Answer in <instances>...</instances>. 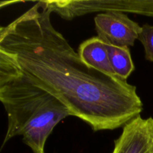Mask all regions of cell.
Instances as JSON below:
<instances>
[{"instance_id":"cell-7","label":"cell","mask_w":153,"mask_h":153,"mask_svg":"<svg viewBox=\"0 0 153 153\" xmlns=\"http://www.w3.org/2000/svg\"><path fill=\"white\" fill-rule=\"evenodd\" d=\"M138 40L144 48L146 59L153 62V25L144 24L141 26Z\"/></svg>"},{"instance_id":"cell-6","label":"cell","mask_w":153,"mask_h":153,"mask_svg":"<svg viewBox=\"0 0 153 153\" xmlns=\"http://www.w3.org/2000/svg\"><path fill=\"white\" fill-rule=\"evenodd\" d=\"M107 45L111 64L117 77L127 80L128 76L134 70V65L128 47Z\"/></svg>"},{"instance_id":"cell-5","label":"cell","mask_w":153,"mask_h":153,"mask_svg":"<svg viewBox=\"0 0 153 153\" xmlns=\"http://www.w3.org/2000/svg\"><path fill=\"white\" fill-rule=\"evenodd\" d=\"M78 53L89 67L108 76L117 77L111 64L107 45L97 36L82 42Z\"/></svg>"},{"instance_id":"cell-2","label":"cell","mask_w":153,"mask_h":153,"mask_svg":"<svg viewBox=\"0 0 153 153\" xmlns=\"http://www.w3.org/2000/svg\"><path fill=\"white\" fill-rule=\"evenodd\" d=\"M0 101L7 116L1 148L22 136L33 153H45L46 140L55 127L71 113L46 91L29 82L11 64L0 59Z\"/></svg>"},{"instance_id":"cell-4","label":"cell","mask_w":153,"mask_h":153,"mask_svg":"<svg viewBox=\"0 0 153 153\" xmlns=\"http://www.w3.org/2000/svg\"><path fill=\"white\" fill-rule=\"evenodd\" d=\"M111 153H153V117L138 115L127 123Z\"/></svg>"},{"instance_id":"cell-3","label":"cell","mask_w":153,"mask_h":153,"mask_svg":"<svg viewBox=\"0 0 153 153\" xmlns=\"http://www.w3.org/2000/svg\"><path fill=\"white\" fill-rule=\"evenodd\" d=\"M94 22L97 37L106 44L119 47L134 46L141 30L137 22L121 12L100 13L94 18Z\"/></svg>"},{"instance_id":"cell-1","label":"cell","mask_w":153,"mask_h":153,"mask_svg":"<svg viewBox=\"0 0 153 153\" xmlns=\"http://www.w3.org/2000/svg\"><path fill=\"white\" fill-rule=\"evenodd\" d=\"M39 1L0 28V59L46 91L93 131L114 130L140 115L137 88L87 65L51 22Z\"/></svg>"}]
</instances>
